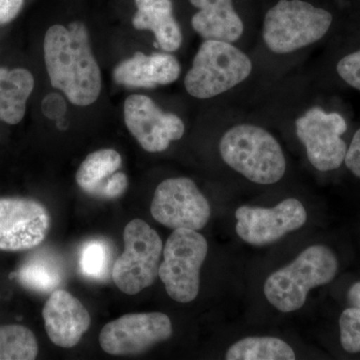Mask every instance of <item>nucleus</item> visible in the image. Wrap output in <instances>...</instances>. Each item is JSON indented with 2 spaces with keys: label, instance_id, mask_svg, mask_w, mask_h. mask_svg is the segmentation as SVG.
I'll use <instances>...</instances> for the list:
<instances>
[{
  "label": "nucleus",
  "instance_id": "obj_1",
  "mask_svg": "<svg viewBox=\"0 0 360 360\" xmlns=\"http://www.w3.org/2000/svg\"><path fill=\"white\" fill-rule=\"evenodd\" d=\"M44 49L52 87L61 90L75 105L96 103L101 91V73L86 26L80 21L68 27L52 25L45 34Z\"/></svg>",
  "mask_w": 360,
  "mask_h": 360
},
{
  "label": "nucleus",
  "instance_id": "obj_2",
  "mask_svg": "<svg viewBox=\"0 0 360 360\" xmlns=\"http://www.w3.org/2000/svg\"><path fill=\"white\" fill-rule=\"evenodd\" d=\"M338 260L328 246L311 245L288 266L276 270L264 283V295L270 304L288 314L302 309L309 291L333 281Z\"/></svg>",
  "mask_w": 360,
  "mask_h": 360
},
{
  "label": "nucleus",
  "instance_id": "obj_3",
  "mask_svg": "<svg viewBox=\"0 0 360 360\" xmlns=\"http://www.w3.org/2000/svg\"><path fill=\"white\" fill-rule=\"evenodd\" d=\"M220 155L232 169L255 184H274L283 179L285 156L267 130L239 124L227 130L219 143Z\"/></svg>",
  "mask_w": 360,
  "mask_h": 360
},
{
  "label": "nucleus",
  "instance_id": "obj_4",
  "mask_svg": "<svg viewBox=\"0 0 360 360\" xmlns=\"http://www.w3.org/2000/svg\"><path fill=\"white\" fill-rule=\"evenodd\" d=\"M333 15L302 0H279L267 11L262 37L270 51L290 53L321 39Z\"/></svg>",
  "mask_w": 360,
  "mask_h": 360
},
{
  "label": "nucleus",
  "instance_id": "obj_5",
  "mask_svg": "<svg viewBox=\"0 0 360 360\" xmlns=\"http://www.w3.org/2000/svg\"><path fill=\"white\" fill-rule=\"evenodd\" d=\"M251 70L250 58L231 42L205 40L194 56L184 85L191 96L212 98L241 84Z\"/></svg>",
  "mask_w": 360,
  "mask_h": 360
},
{
  "label": "nucleus",
  "instance_id": "obj_6",
  "mask_svg": "<svg viewBox=\"0 0 360 360\" xmlns=\"http://www.w3.org/2000/svg\"><path fill=\"white\" fill-rule=\"evenodd\" d=\"M162 253L158 276L167 295L177 302H193L200 292V270L207 257V240L198 231L174 229Z\"/></svg>",
  "mask_w": 360,
  "mask_h": 360
},
{
  "label": "nucleus",
  "instance_id": "obj_7",
  "mask_svg": "<svg viewBox=\"0 0 360 360\" xmlns=\"http://www.w3.org/2000/svg\"><path fill=\"white\" fill-rule=\"evenodd\" d=\"M123 241L124 250L113 264L111 276L122 292L134 295L158 278L162 240L146 221L134 219L125 226Z\"/></svg>",
  "mask_w": 360,
  "mask_h": 360
},
{
  "label": "nucleus",
  "instance_id": "obj_8",
  "mask_svg": "<svg viewBox=\"0 0 360 360\" xmlns=\"http://www.w3.org/2000/svg\"><path fill=\"white\" fill-rule=\"evenodd\" d=\"M156 221L168 229L200 231L210 221L212 208L193 180L168 179L155 189L150 206Z\"/></svg>",
  "mask_w": 360,
  "mask_h": 360
},
{
  "label": "nucleus",
  "instance_id": "obj_9",
  "mask_svg": "<svg viewBox=\"0 0 360 360\" xmlns=\"http://www.w3.org/2000/svg\"><path fill=\"white\" fill-rule=\"evenodd\" d=\"M295 129L309 162L317 170L330 172L341 167L347 155V144L340 137L347 129L342 116L312 108L296 120Z\"/></svg>",
  "mask_w": 360,
  "mask_h": 360
},
{
  "label": "nucleus",
  "instance_id": "obj_10",
  "mask_svg": "<svg viewBox=\"0 0 360 360\" xmlns=\"http://www.w3.org/2000/svg\"><path fill=\"white\" fill-rule=\"evenodd\" d=\"M172 321L161 312L130 314L110 322L99 335L106 354L137 355L172 338Z\"/></svg>",
  "mask_w": 360,
  "mask_h": 360
},
{
  "label": "nucleus",
  "instance_id": "obj_11",
  "mask_svg": "<svg viewBox=\"0 0 360 360\" xmlns=\"http://www.w3.org/2000/svg\"><path fill=\"white\" fill-rule=\"evenodd\" d=\"M236 219L239 238L248 245L264 246L302 229L307 222V213L300 200L288 198L271 208L240 206L236 210Z\"/></svg>",
  "mask_w": 360,
  "mask_h": 360
},
{
  "label": "nucleus",
  "instance_id": "obj_12",
  "mask_svg": "<svg viewBox=\"0 0 360 360\" xmlns=\"http://www.w3.org/2000/svg\"><path fill=\"white\" fill-rule=\"evenodd\" d=\"M51 215L42 203L27 198H0V250L23 251L44 243Z\"/></svg>",
  "mask_w": 360,
  "mask_h": 360
},
{
  "label": "nucleus",
  "instance_id": "obj_13",
  "mask_svg": "<svg viewBox=\"0 0 360 360\" xmlns=\"http://www.w3.org/2000/svg\"><path fill=\"white\" fill-rule=\"evenodd\" d=\"M124 122L141 148L153 153L167 150L170 142L179 141L186 131L179 116L163 112L153 99L142 94L127 97Z\"/></svg>",
  "mask_w": 360,
  "mask_h": 360
},
{
  "label": "nucleus",
  "instance_id": "obj_14",
  "mask_svg": "<svg viewBox=\"0 0 360 360\" xmlns=\"http://www.w3.org/2000/svg\"><path fill=\"white\" fill-rule=\"evenodd\" d=\"M42 316L49 340L59 347L78 345L91 319L84 304L66 290H56L45 302Z\"/></svg>",
  "mask_w": 360,
  "mask_h": 360
},
{
  "label": "nucleus",
  "instance_id": "obj_15",
  "mask_svg": "<svg viewBox=\"0 0 360 360\" xmlns=\"http://www.w3.org/2000/svg\"><path fill=\"white\" fill-rule=\"evenodd\" d=\"M180 72L181 66L172 54L146 56L139 51L116 66L113 79L116 84L129 89H155L176 82Z\"/></svg>",
  "mask_w": 360,
  "mask_h": 360
},
{
  "label": "nucleus",
  "instance_id": "obj_16",
  "mask_svg": "<svg viewBox=\"0 0 360 360\" xmlns=\"http://www.w3.org/2000/svg\"><path fill=\"white\" fill-rule=\"evenodd\" d=\"M200 9L191 18V26L205 40L234 42L240 39L245 26L232 0H189Z\"/></svg>",
  "mask_w": 360,
  "mask_h": 360
},
{
  "label": "nucleus",
  "instance_id": "obj_17",
  "mask_svg": "<svg viewBox=\"0 0 360 360\" xmlns=\"http://www.w3.org/2000/svg\"><path fill=\"white\" fill-rule=\"evenodd\" d=\"M136 13L132 25L139 30H150L158 46L167 52L181 46L182 32L174 15L172 0H134Z\"/></svg>",
  "mask_w": 360,
  "mask_h": 360
},
{
  "label": "nucleus",
  "instance_id": "obj_18",
  "mask_svg": "<svg viewBox=\"0 0 360 360\" xmlns=\"http://www.w3.org/2000/svg\"><path fill=\"white\" fill-rule=\"evenodd\" d=\"M33 87L34 78L27 70L0 68V120L11 125L20 123Z\"/></svg>",
  "mask_w": 360,
  "mask_h": 360
},
{
  "label": "nucleus",
  "instance_id": "obj_19",
  "mask_svg": "<svg viewBox=\"0 0 360 360\" xmlns=\"http://www.w3.org/2000/svg\"><path fill=\"white\" fill-rule=\"evenodd\" d=\"M122 167V156L113 149L94 151L82 161L77 172L78 186L90 195L101 198L104 187Z\"/></svg>",
  "mask_w": 360,
  "mask_h": 360
},
{
  "label": "nucleus",
  "instance_id": "obj_20",
  "mask_svg": "<svg viewBox=\"0 0 360 360\" xmlns=\"http://www.w3.org/2000/svg\"><path fill=\"white\" fill-rule=\"evenodd\" d=\"M18 277L27 290L52 293L63 283V271L58 260L51 255L35 253L18 270Z\"/></svg>",
  "mask_w": 360,
  "mask_h": 360
},
{
  "label": "nucleus",
  "instance_id": "obj_21",
  "mask_svg": "<svg viewBox=\"0 0 360 360\" xmlns=\"http://www.w3.org/2000/svg\"><path fill=\"white\" fill-rule=\"evenodd\" d=\"M295 350L285 341L271 336H251L236 341L227 350V360H295Z\"/></svg>",
  "mask_w": 360,
  "mask_h": 360
},
{
  "label": "nucleus",
  "instance_id": "obj_22",
  "mask_svg": "<svg viewBox=\"0 0 360 360\" xmlns=\"http://www.w3.org/2000/svg\"><path fill=\"white\" fill-rule=\"evenodd\" d=\"M39 343L30 329L18 324L0 326V360H33Z\"/></svg>",
  "mask_w": 360,
  "mask_h": 360
},
{
  "label": "nucleus",
  "instance_id": "obj_23",
  "mask_svg": "<svg viewBox=\"0 0 360 360\" xmlns=\"http://www.w3.org/2000/svg\"><path fill=\"white\" fill-rule=\"evenodd\" d=\"M78 265L82 276L94 281H104L110 276L112 264L111 246L103 239H92L82 246Z\"/></svg>",
  "mask_w": 360,
  "mask_h": 360
},
{
  "label": "nucleus",
  "instance_id": "obj_24",
  "mask_svg": "<svg viewBox=\"0 0 360 360\" xmlns=\"http://www.w3.org/2000/svg\"><path fill=\"white\" fill-rule=\"evenodd\" d=\"M341 347L348 354L360 352V309L352 307L340 315Z\"/></svg>",
  "mask_w": 360,
  "mask_h": 360
},
{
  "label": "nucleus",
  "instance_id": "obj_25",
  "mask_svg": "<svg viewBox=\"0 0 360 360\" xmlns=\"http://www.w3.org/2000/svg\"><path fill=\"white\" fill-rule=\"evenodd\" d=\"M336 70L347 84L360 90V51L345 56L338 63Z\"/></svg>",
  "mask_w": 360,
  "mask_h": 360
},
{
  "label": "nucleus",
  "instance_id": "obj_26",
  "mask_svg": "<svg viewBox=\"0 0 360 360\" xmlns=\"http://www.w3.org/2000/svg\"><path fill=\"white\" fill-rule=\"evenodd\" d=\"M348 169L360 179V129L355 132L345 158Z\"/></svg>",
  "mask_w": 360,
  "mask_h": 360
},
{
  "label": "nucleus",
  "instance_id": "obj_27",
  "mask_svg": "<svg viewBox=\"0 0 360 360\" xmlns=\"http://www.w3.org/2000/svg\"><path fill=\"white\" fill-rule=\"evenodd\" d=\"M42 110L47 117L52 120L58 118L59 116L65 115L66 110L65 101L58 94H49V96L45 97L42 103Z\"/></svg>",
  "mask_w": 360,
  "mask_h": 360
},
{
  "label": "nucleus",
  "instance_id": "obj_28",
  "mask_svg": "<svg viewBox=\"0 0 360 360\" xmlns=\"http://www.w3.org/2000/svg\"><path fill=\"white\" fill-rule=\"evenodd\" d=\"M23 0H0V25L13 21L22 8Z\"/></svg>",
  "mask_w": 360,
  "mask_h": 360
},
{
  "label": "nucleus",
  "instance_id": "obj_29",
  "mask_svg": "<svg viewBox=\"0 0 360 360\" xmlns=\"http://www.w3.org/2000/svg\"><path fill=\"white\" fill-rule=\"evenodd\" d=\"M348 302L355 309H360V281L354 283L347 293Z\"/></svg>",
  "mask_w": 360,
  "mask_h": 360
}]
</instances>
